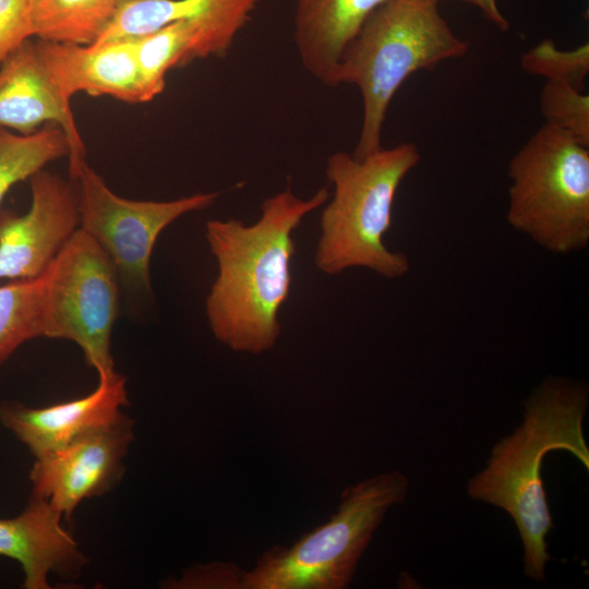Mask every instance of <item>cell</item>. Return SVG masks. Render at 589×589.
Segmentation results:
<instances>
[{
	"mask_svg": "<svg viewBox=\"0 0 589 589\" xmlns=\"http://www.w3.org/2000/svg\"><path fill=\"white\" fill-rule=\"evenodd\" d=\"M328 196L326 187L309 199L287 187L263 201L261 216L252 225L235 218L206 223L205 237L218 274L205 300V314L217 341L250 354L276 346L281 333L279 311L290 293L292 233Z\"/></svg>",
	"mask_w": 589,
	"mask_h": 589,
	"instance_id": "6da1fadb",
	"label": "cell"
},
{
	"mask_svg": "<svg viewBox=\"0 0 589 589\" xmlns=\"http://www.w3.org/2000/svg\"><path fill=\"white\" fill-rule=\"evenodd\" d=\"M589 401L582 382L551 377L525 402L524 420L497 442L486 467L468 482V494L504 509L514 520L524 546L525 576L541 581L550 554L546 534L553 526L541 467L551 450L564 449L588 470L589 447L582 422Z\"/></svg>",
	"mask_w": 589,
	"mask_h": 589,
	"instance_id": "7a4b0ae2",
	"label": "cell"
},
{
	"mask_svg": "<svg viewBox=\"0 0 589 589\" xmlns=\"http://www.w3.org/2000/svg\"><path fill=\"white\" fill-rule=\"evenodd\" d=\"M442 1L386 0L346 47L338 83L356 85L362 97L361 130L352 153L356 157L382 148L389 104L410 75L468 51V44L441 14Z\"/></svg>",
	"mask_w": 589,
	"mask_h": 589,
	"instance_id": "3957f363",
	"label": "cell"
},
{
	"mask_svg": "<svg viewBox=\"0 0 589 589\" xmlns=\"http://www.w3.org/2000/svg\"><path fill=\"white\" fill-rule=\"evenodd\" d=\"M419 160L418 147L409 142L363 158L346 152L328 157L325 175L334 194L320 219L314 254L320 272L338 275L362 267L387 279L409 272L408 257L387 249L384 236L392 226L397 190Z\"/></svg>",
	"mask_w": 589,
	"mask_h": 589,
	"instance_id": "277c9868",
	"label": "cell"
},
{
	"mask_svg": "<svg viewBox=\"0 0 589 589\" xmlns=\"http://www.w3.org/2000/svg\"><path fill=\"white\" fill-rule=\"evenodd\" d=\"M408 478L394 470L347 486L330 519L290 546L265 551L243 589H344L386 513L401 504Z\"/></svg>",
	"mask_w": 589,
	"mask_h": 589,
	"instance_id": "5b68a950",
	"label": "cell"
},
{
	"mask_svg": "<svg viewBox=\"0 0 589 589\" xmlns=\"http://www.w3.org/2000/svg\"><path fill=\"white\" fill-rule=\"evenodd\" d=\"M509 225L555 254L589 243V146L543 124L508 165Z\"/></svg>",
	"mask_w": 589,
	"mask_h": 589,
	"instance_id": "8992f818",
	"label": "cell"
},
{
	"mask_svg": "<svg viewBox=\"0 0 589 589\" xmlns=\"http://www.w3.org/2000/svg\"><path fill=\"white\" fill-rule=\"evenodd\" d=\"M40 278L43 337L75 342L98 378L113 376L111 333L119 312V276L109 256L79 228Z\"/></svg>",
	"mask_w": 589,
	"mask_h": 589,
	"instance_id": "52a82bcc",
	"label": "cell"
},
{
	"mask_svg": "<svg viewBox=\"0 0 589 589\" xmlns=\"http://www.w3.org/2000/svg\"><path fill=\"white\" fill-rule=\"evenodd\" d=\"M74 182L80 228L106 252L119 279L137 294L151 296L149 263L161 231L184 214L211 207L217 192L171 201H134L113 193L104 178L85 163Z\"/></svg>",
	"mask_w": 589,
	"mask_h": 589,
	"instance_id": "ba28073f",
	"label": "cell"
},
{
	"mask_svg": "<svg viewBox=\"0 0 589 589\" xmlns=\"http://www.w3.org/2000/svg\"><path fill=\"white\" fill-rule=\"evenodd\" d=\"M134 421L121 412L67 446L37 457L29 470L33 496L71 519L79 505L113 489L124 473Z\"/></svg>",
	"mask_w": 589,
	"mask_h": 589,
	"instance_id": "9c48e42d",
	"label": "cell"
},
{
	"mask_svg": "<svg viewBox=\"0 0 589 589\" xmlns=\"http://www.w3.org/2000/svg\"><path fill=\"white\" fill-rule=\"evenodd\" d=\"M27 213L0 209V279L40 277L80 228L76 184L41 169L29 179Z\"/></svg>",
	"mask_w": 589,
	"mask_h": 589,
	"instance_id": "30bf717a",
	"label": "cell"
},
{
	"mask_svg": "<svg viewBox=\"0 0 589 589\" xmlns=\"http://www.w3.org/2000/svg\"><path fill=\"white\" fill-rule=\"evenodd\" d=\"M32 38L19 45L0 67V127L31 134L46 123L58 124L70 143L69 177L74 181L86 163L85 145L70 99L57 87Z\"/></svg>",
	"mask_w": 589,
	"mask_h": 589,
	"instance_id": "8fae6325",
	"label": "cell"
},
{
	"mask_svg": "<svg viewBox=\"0 0 589 589\" xmlns=\"http://www.w3.org/2000/svg\"><path fill=\"white\" fill-rule=\"evenodd\" d=\"M39 55L60 92L110 96L129 104L155 97L142 77L135 39L79 45L36 39Z\"/></svg>",
	"mask_w": 589,
	"mask_h": 589,
	"instance_id": "7c38bea8",
	"label": "cell"
},
{
	"mask_svg": "<svg viewBox=\"0 0 589 589\" xmlns=\"http://www.w3.org/2000/svg\"><path fill=\"white\" fill-rule=\"evenodd\" d=\"M125 378L116 373L98 378L89 394L47 407L0 404V423L37 457L56 452L116 419L128 405Z\"/></svg>",
	"mask_w": 589,
	"mask_h": 589,
	"instance_id": "4fadbf2b",
	"label": "cell"
},
{
	"mask_svg": "<svg viewBox=\"0 0 589 589\" xmlns=\"http://www.w3.org/2000/svg\"><path fill=\"white\" fill-rule=\"evenodd\" d=\"M63 516L47 501L31 495L24 510L0 518V556L19 562L25 589H49L57 574L76 577L87 563L79 543L62 524Z\"/></svg>",
	"mask_w": 589,
	"mask_h": 589,
	"instance_id": "5bb4252c",
	"label": "cell"
},
{
	"mask_svg": "<svg viewBox=\"0 0 589 589\" xmlns=\"http://www.w3.org/2000/svg\"><path fill=\"white\" fill-rule=\"evenodd\" d=\"M386 0H298L293 40L303 68L336 87L342 53L365 20Z\"/></svg>",
	"mask_w": 589,
	"mask_h": 589,
	"instance_id": "9a60e30c",
	"label": "cell"
},
{
	"mask_svg": "<svg viewBox=\"0 0 589 589\" xmlns=\"http://www.w3.org/2000/svg\"><path fill=\"white\" fill-rule=\"evenodd\" d=\"M130 0H33L34 37L91 45Z\"/></svg>",
	"mask_w": 589,
	"mask_h": 589,
	"instance_id": "2e32d148",
	"label": "cell"
},
{
	"mask_svg": "<svg viewBox=\"0 0 589 589\" xmlns=\"http://www.w3.org/2000/svg\"><path fill=\"white\" fill-rule=\"evenodd\" d=\"M69 155V140L56 123H46L31 134L0 127V206L13 185Z\"/></svg>",
	"mask_w": 589,
	"mask_h": 589,
	"instance_id": "e0dca14e",
	"label": "cell"
},
{
	"mask_svg": "<svg viewBox=\"0 0 589 589\" xmlns=\"http://www.w3.org/2000/svg\"><path fill=\"white\" fill-rule=\"evenodd\" d=\"M41 302L40 277L0 286V364L24 342L43 337Z\"/></svg>",
	"mask_w": 589,
	"mask_h": 589,
	"instance_id": "ac0fdd59",
	"label": "cell"
},
{
	"mask_svg": "<svg viewBox=\"0 0 589 589\" xmlns=\"http://www.w3.org/2000/svg\"><path fill=\"white\" fill-rule=\"evenodd\" d=\"M206 0H130L96 43L136 39L193 15Z\"/></svg>",
	"mask_w": 589,
	"mask_h": 589,
	"instance_id": "d6986e66",
	"label": "cell"
},
{
	"mask_svg": "<svg viewBox=\"0 0 589 589\" xmlns=\"http://www.w3.org/2000/svg\"><path fill=\"white\" fill-rule=\"evenodd\" d=\"M521 68L531 75L544 77L545 82L565 83L584 91L589 74V45L585 43L563 50L545 38L522 55Z\"/></svg>",
	"mask_w": 589,
	"mask_h": 589,
	"instance_id": "ffe728a7",
	"label": "cell"
},
{
	"mask_svg": "<svg viewBox=\"0 0 589 589\" xmlns=\"http://www.w3.org/2000/svg\"><path fill=\"white\" fill-rule=\"evenodd\" d=\"M545 124L558 128L589 146V96L557 82H545L540 93Z\"/></svg>",
	"mask_w": 589,
	"mask_h": 589,
	"instance_id": "44dd1931",
	"label": "cell"
},
{
	"mask_svg": "<svg viewBox=\"0 0 589 589\" xmlns=\"http://www.w3.org/2000/svg\"><path fill=\"white\" fill-rule=\"evenodd\" d=\"M245 570L231 563H209L187 568L163 587L179 589H243Z\"/></svg>",
	"mask_w": 589,
	"mask_h": 589,
	"instance_id": "7402d4cb",
	"label": "cell"
},
{
	"mask_svg": "<svg viewBox=\"0 0 589 589\" xmlns=\"http://www.w3.org/2000/svg\"><path fill=\"white\" fill-rule=\"evenodd\" d=\"M33 0H0V67L24 40L34 37Z\"/></svg>",
	"mask_w": 589,
	"mask_h": 589,
	"instance_id": "603a6c76",
	"label": "cell"
},
{
	"mask_svg": "<svg viewBox=\"0 0 589 589\" xmlns=\"http://www.w3.org/2000/svg\"><path fill=\"white\" fill-rule=\"evenodd\" d=\"M477 8L482 15L502 32H507L509 23L503 15L497 0H460Z\"/></svg>",
	"mask_w": 589,
	"mask_h": 589,
	"instance_id": "cb8c5ba5",
	"label": "cell"
}]
</instances>
